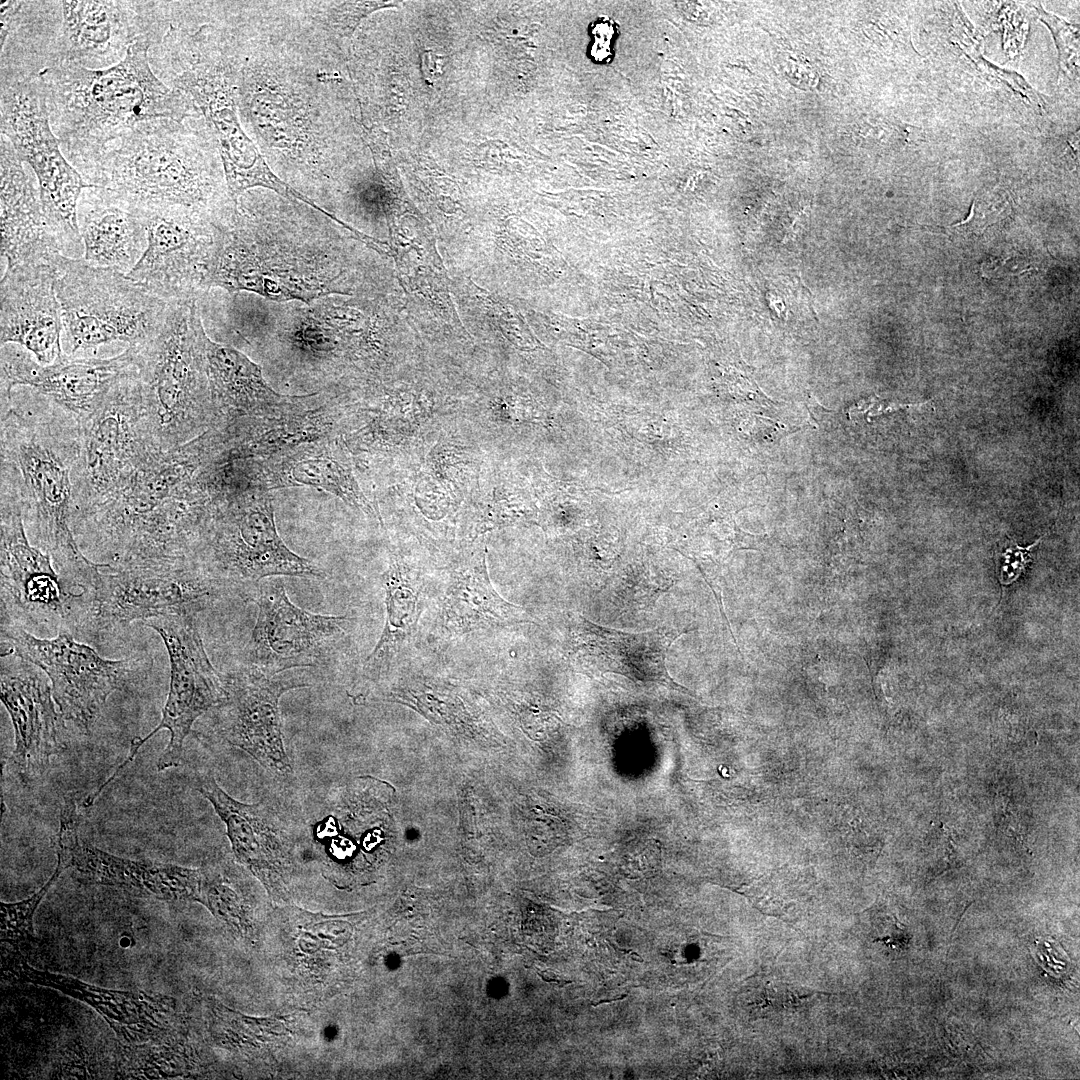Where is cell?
I'll list each match as a JSON object with an SVG mask.
<instances>
[{"label":"cell","instance_id":"cell-8","mask_svg":"<svg viewBox=\"0 0 1080 1080\" xmlns=\"http://www.w3.org/2000/svg\"><path fill=\"white\" fill-rule=\"evenodd\" d=\"M54 266L66 355L116 342L139 345L161 330L169 303L126 274L62 254Z\"/></svg>","mask_w":1080,"mask_h":1080},{"label":"cell","instance_id":"cell-34","mask_svg":"<svg viewBox=\"0 0 1080 1080\" xmlns=\"http://www.w3.org/2000/svg\"><path fill=\"white\" fill-rule=\"evenodd\" d=\"M385 591V623L381 636L364 661L363 672L376 679L391 666L412 637L421 607V588L413 572L399 555H392L382 575Z\"/></svg>","mask_w":1080,"mask_h":1080},{"label":"cell","instance_id":"cell-11","mask_svg":"<svg viewBox=\"0 0 1080 1080\" xmlns=\"http://www.w3.org/2000/svg\"><path fill=\"white\" fill-rule=\"evenodd\" d=\"M2 657L17 656L40 668L52 683V695L64 720L88 733L109 697L143 680L153 661L149 657L105 659L77 642L68 628L51 639L39 638L25 628L1 624Z\"/></svg>","mask_w":1080,"mask_h":1080},{"label":"cell","instance_id":"cell-36","mask_svg":"<svg viewBox=\"0 0 1080 1080\" xmlns=\"http://www.w3.org/2000/svg\"><path fill=\"white\" fill-rule=\"evenodd\" d=\"M1011 206L1001 196L991 195L973 201L969 216L962 222L941 227V231L952 235H981L988 227L1003 220Z\"/></svg>","mask_w":1080,"mask_h":1080},{"label":"cell","instance_id":"cell-5","mask_svg":"<svg viewBox=\"0 0 1080 1080\" xmlns=\"http://www.w3.org/2000/svg\"><path fill=\"white\" fill-rule=\"evenodd\" d=\"M148 50L147 41L139 36L124 59L109 68L58 64L39 72L53 133L77 171L142 122L202 117L183 93L156 76Z\"/></svg>","mask_w":1080,"mask_h":1080},{"label":"cell","instance_id":"cell-27","mask_svg":"<svg viewBox=\"0 0 1080 1080\" xmlns=\"http://www.w3.org/2000/svg\"><path fill=\"white\" fill-rule=\"evenodd\" d=\"M347 408L332 391L309 393L296 408L278 416L224 424L228 443L241 454L264 460L293 448L340 437Z\"/></svg>","mask_w":1080,"mask_h":1080},{"label":"cell","instance_id":"cell-23","mask_svg":"<svg viewBox=\"0 0 1080 1080\" xmlns=\"http://www.w3.org/2000/svg\"><path fill=\"white\" fill-rule=\"evenodd\" d=\"M683 631L658 629L625 632L575 615L571 624V649L586 671L615 673L641 684H657L685 693L666 668V654Z\"/></svg>","mask_w":1080,"mask_h":1080},{"label":"cell","instance_id":"cell-22","mask_svg":"<svg viewBox=\"0 0 1080 1080\" xmlns=\"http://www.w3.org/2000/svg\"><path fill=\"white\" fill-rule=\"evenodd\" d=\"M54 265L6 267L1 279L0 341L18 344L42 365L64 355Z\"/></svg>","mask_w":1080,"mask_h":1080},{"label":"cell","instance_id":"cell-12","mask_svg":"<svg viewBox=\"0 0 1080 1080\" xmlns=\"http://www.w3.org/2000/svg\"><path fill=\"white\" fill-rule=\"evenodd\" d=\"M221 592L192 558L103 563L82 593L85 619L96 631L180 612L197 614Z\"/></svg>","mask_w":1080,"mask_h":1080},{"label":"cell","instance_id":"cell-38","mask_svg":"<svg viewBox=\"0 0 1080 1080\" xmlns=\"http://www.w3.org/2000/svg\"><path fill=\"white\" fill-rule=\"evenodd\" d=\"M1040 539L1027 547H1020L1013 543L1002 553V565L999 571V580L1003 585L1014 582L1025 570L1031 559V549L1039 543Z\"/></svg>","mask_w":1080,"mask_h":1080},{"label":"cell","instance_id":"cell-21","mask_svg":"<svg viewBox=\"0 0 1080 1080\" xmlns=\"http://www.w3.org/2000/svg\"><path fill=\"white\" fill-rule=\"evenodd\" d=\"M39 670L21 658L9 664L2 661L1 665L0 697L15 738L9 765L25 784L41 777L52 757L66 747L64 719L56 712L52 689Z\"/></svg>","mask_w":1080,"mask_h":1080},{"label":"cell","instance_id":"cell-10","mask_svg":"<svg viewBox=\"0 0 1080 1080\" xmlns=\"http://www.w3.org/2000/svg\"><path fill=\"white\" fill-rule=\"evenodd\" d=\"M0 107L1 135L34 173L44 214L62 255L83 258L77 205L89 185L67 160L53 133L39 77L1 80Z\"/></svg>","mask_w":1080,"mask_h":1080},{"label":"cell","instance_id":"cell-3","mask_svg":"<svg viewBox=\"0 0 1080 1080\" xmlns=\"http://www.w3.org/2000/svg\"><path fill=\"white\" fill-rule=\"evenodd\" d=\"M1 462L14 471L25 528L57 572L89 588L102 563L91 561L71 528L72 474L81 447V421L32 388L19 386L1 403Z\"/></svg>","mask_w":1080,"mask_h":1080},{"label":"cell","instance_id":"cell-9","mask_svg":"<svg viewBox=\"0 0 1080 1080\" xmlns=\"http://www.w3.org/2000/svg\"><path fill=\"white\" fill-rule=\"evenodd\" d=\"M191 558L221 591L256 586L275 576L318 579L326 575L283 542L271 491L264 488L215 503Z\"/></svg>","mask_w":1080,"mask_h":1080},{"label":"cell","instance_id":"cell-13","mask_svg":"<svg viewBox=\"0 0 1080 1080\" xmlns=\"http://www.w3.org/2000/svg\"><path fill=\"white\" fill-rule=\"evenodd\" d=\"M195 615L180 612L144 622L160 635L168 652L170 685L167 700L159 724L146 736L131 740L126 759L97 788L99 793L123 772L140 748L160 730H168L170 739L158 759V771L180 766L184 741L194 722L227 699V676L220 674L210 662L195 623Z\"/></svg>","mask_w":1080,"mask_h":1080},{"label":"cell","instance_id":"cell-19","mask_svg":"<svg viewBox=\"0 0 1080 1080\" xmlns=\"http://www.w3.org/2000/svg\"><path fill=\"white\" fill-rule=\"evenodd\" d=\"M80 815L73 796L62 805L56 836L57 858L78 878L113 887L132 896L163 901L200 902L206 873L173 864L131 860L107 853L79 839Z\"/></svg>","mask_w":1080,"mask_h":1080},{"label":"cell","instance_id":"cell-4","mask_svg":"<svg viewBox=\"0 0 1080 1080\" xmlns=\"http://www.w3.org/2000/svg\"><path fill=\"white\" fill-rule=\"evenodd\" d=\"M78 172L89 187L144 211L180 208L213 224L234 206L217 142L203 117L142 122Z\"/></svg>","mask_w":1080,"mask_h":1080},{"label":"cell","instance_id":"cell-6","mask_svg":"<svg viewBox=\"0 0 1080 1080\" xmlns=\"http://www.w3.org/2000/svg\"><path fill=\"white\" fill-rule=\"evenodd\" d=\"M148 58L156 76L196 106L217 142L226 175L243 176L262 164L239 118L236 44L221 10L196 3L173 12L152 33Z\"/></svg>","mask_w":1080,"mask_h":1080},{"label":"cell","instance_id":"cell-15","mask_svg":"<svg viewBox=\"0 0 1080 1080\" xmlns=\"http://www.w3.org/2000/svg\"><path fill=\"white\" fill-rule=\"evenodd\" d=\"M1 624L70 629L71 606L82 594L65 589L51 557L26 534L14 472L1 465Z\"/></svg>","mask_w":1080,"mask_h":1080},{"label":"cell","instance_id":"cell-26","mask_svg":"<svg viewBox=\"0 0 1080 1080\" xmlns=\"http://www.w3.org/2000/svg\"><path fill=\"white\" fill-rule=\"evenodd\" d=\"M1 135V255L6 267L50 264L62 254L44 214L38 184Z\"/></svg>","mask_w":1080,"mask_h":1080},{"label":"cell","instance_id":"cell-16","mask_svg":"<svg viewBox=\"0 0 1080 1080\" xmlns=\"http://www.w3.org/2000/svg\"><path fill=\"white\" fill-rule=\"evenodd\" d=\"M140 211L147 246L127 277L167 303L198 301L208 293L212 222L180 208Z\"/></svg>","mask_w":1080,"mask_h":1080},{"label":"cell","instance_id":"cell-28","mask_svg":"<svg viewBox=\"0 0 1080 1080\" xmlns=\"http://www.w3.org/2000/svg\"><path fill=\"white\" fill-rule=\"evenodd\" d=\"M196 788L224 822L237 860L259 878L271 895L284 896L288 852L285 835L270 812L260 803L234 799L211 774L202 778Z\"/></svg>","mask_w":1080,"mask_h":1080},{"label":"cell","instance_id":"cell-14","mask_svg":"<svg viewBox=\"0 0 1080 1080\" xmlns=\"http://www.w3.org/2000/svg\"><path fill=\"white\" fill-rule=\"evenodd\" d=\"M161 452L146 421L137 371L122 379L81 421L80 454L72 474L73 508L115 490Z\"/></svg>","mask_w":1080,"mask_h":1080},{"label":"cell","instance_id":"cell-30","mask_svg":"<svg viewBox=\"0 0 1080 1080\" xmlns=\"http://www.w3.org/2000/svg\"><path fill=\"white\" fill-rule=\"evenodd\" d=\"M214 404L224 421L278 416L299 406L308 394L286 395L264 379L261 367L234 347L202 335Z\"/></svg>","mask_w":1080,"mask_h":1080},{"label":"cell","instance_id":"cell-24","mask_svg":"<svg viewBox=\"0 0 1080 1080\" xmlns=\"http://www.w3.org/2000/svg\"><path fill=\"white\" fill-rule=\"evenodd\" d=\"M60 2L61 24L52 66L109 68L124 59L140 36L137 1Z\"/></svg>","mask_w":1080,"mask_h":1080},{"label":"cell","instance_id":"cell-37","mask_svg":"<svg viewBox=\"0 0 1080 1080\" xmlns=\"http://www.w3.org/2000/svg\"><path fill=\"white\" fill-rule=\"evenodd\" d=\"M1038 13L1039 18L1047 24L1054 36L1061 65L1068 67L1070 59L1078 54V29L1041 8Z\"/></svg>","mask_w":1080,"mask_h":1080},{"label":"cell","instance_id":"cell-33","mask_svg":"<svg viewBox=\"0 0 1080 1080\" xmlns=\"http://www.w3.org/2000/svg\"><path fill=\"white\" fill-rule=\"evenodd\" d=\"M441 606L444 624L455 634L533 623L524 609L502 598L492 586L485 548L452 568Z\"/></svg>","mask_w":1080,"mask_h":1080},{"label":"cell","instance_id":"cell-1","mask_svg":"<svg viewBox=\"0 0 1080 1080\" xmlns=\"http://www.w3.org/2000/svg\"><path fill=\"white\" fill-rule=\"evenodd\" d=\"M231 21L245 133L275 175L326 210L347 156L346 57L282 1H233Z\"/></svg>","mask_w":1080,"mask_h":1080},{"label":"cell","instance_id":"cell-31","mask_svg":"<svg viewBox=\"0 0 1080 1080\" xmlns=\"http://www.w3.org/2000/svg\"><path fill=\"white\" fill-rule=\"evenodd\" d=\"M77 221L89 265L127 274L147 246L141 211L107 190L82 191Z\"/></svg>","mask_w":1080,"mask_h":1080},{"label":"cell","instance_id":"cell-35","mask_svg":"<svg viewBox=\"0 0 1080 1080\" xmlns=\"http://www.w3.org/2000/svg\"><path fill=\"white\" fill-rule=\"evenodd\" d=\"M67 869L65 863L57 858V866L50 879L32 896L19 902H1V941L18 949L27 943L34 934L33 916L42 899L48 893L60 874Z\"/></svg>","mask_w":1080,"mask_h":1080},{"label":"cell","instance_id":"cell-32","mask_svg":"<svg viewBox=\"0 0 1080 1080\" xmlns=\"http://www.w3.org/2000/svg\"><path fill=\"white\" fill-rule=\"evenodd\" d=\"M60 1L1 3V80L37 77L52 66Z\"/></svg>","mask_w":1080,"mask_h":1080},{"label":"cell","instance_id":"cell-2","mask_svg":"<svg viewBox=\"0 0 1080 1080\" xmlns=\"http://www.w3.org/2000/svg\"><path fill=\"white\" fill-rule=\"evenodd\" d=\"M327 227L324 214L297 199L263 188L245 192L230 214L213 224L207 290L306 305L344 294Z\"/></svg>","mask_w":1080,"mask_h":1080},{"label":"cell","instance_id":"cell-18","mask_svg":"<svg viewBox=\"0 0 1080 1080\" xmlns=\"http://www.w3.org/2000/svg\"><path fill=\"white\" fill-rule=\"evenodd\" d=\"M34 358L18 344L1 345V400L16 387H29L80 421L89 418L122 379L138 371L133 346L110 358H77L64 353L50 365Z\"/></svg>","mask_w":1080,"mask_h":1080},{"label":"cell","instance_id":"cell-17","mask_svg":"<svg viewBox=\"0 0 1080 1080\" xmlns=\"http://www.w3.org/2000/svg\"><path fill=\"white\" fill-rule=\"evenodd\" d=\"M258 607L255 626L245 647L247 666L267 676L316 666L340 638L347 616L322 615L296 606L281 580L265 579L255 586Z\"/></svg>","mask_w":1080,"mask_h":1080},{"label":"cell","instance_id":"cell-7","mask_svg":"<svg viewBox=\"0 0 1080 1080\" xmlns=\"http://www.w3.org/2000/svg\"><path fill=\"white\" fill-rule=\"evenodd\" d=\"M198 301L169 303L159 333L133 346L150 432L162 451L224 421L207 376Z\"/></svg>","mask_w":1080,"mask_h":1080},{"label":"cell","instance_id":"cell-25","mask_svg":"<svg viewBox=\"0 0 1080 1080\" xmlns=\"http://www.w3.org/2000/svg\"><path fill=\"white\" fill-rule=\"evenodd\" d=\"M9 968L22 981L58 990L91 1006L110 1025L123 1046L159 1039L168 1032L174 1007L170 997L98 987L71 976L33 968L18 954Z\"/></svg>","mask_w":1080,"mask_h":1080},{"label":"cell","instance_id":"cell-20","mask_svg":"<svg viewBox=\"0 0 1080 1080\" xmlns=\"http://www.w3.org/2000/svg\"><path fill=\"white\" fill-rule=\"evenodd\" d=\"M226 676L228 696L215 707L216 732L264 768L290 773L279 702L287 691L308 684L298 677H270L248 666Z\"/></svg>","mask_w":1080,"mask_h":1080},{"label":"cell","instance_id":"cell-29","mask_svg":"<svg viewBox=\"0 0 1080 1080\" xmlns=\"http://www.w3.org/2000/svg\"><path fill=\"white\" fill-rule=\"evenodd\" d=\"M257 461L266 489L316 488L338 497L349 507L382 524L378 509L365 496L354 476L339 437L305 444Z\"/></svg>","mask_w":1080,"mask_h":1080}]
</instances>
